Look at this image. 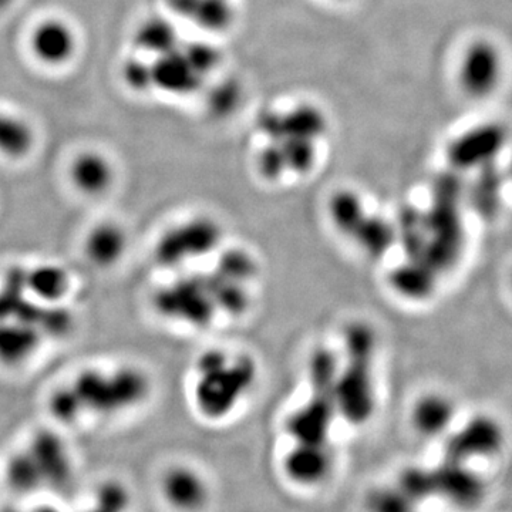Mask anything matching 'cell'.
<instances>
[{
	"label": "cell",
	"instance_id": "6da1fadb",
	"mask_svg": "<svg viewBox=\"0 0 512 512\" xmlns=\"http://www.w3.org/2000/svg\"><path fill=\"white\" fill-rule=\"evenodd\" d=\"M69 384L79 399L84 417H116L133 412L153 393L151 377L133 365L111 370L83 369Z\"/></svg>",
	"mask_w": 512,
	"mask_h": 512
},
{
	"label": "cell",
	"instance_id": "7a4b0ae2",
	"mask_svg": "<svg viewBox=\"0 0 512 512\" xmlns=\"http://www.w3.org/2000/svg\"><path fill=\"white\" fill-rule=\"evenodd\" d=\"M345 365L336 377V409L349 423L365 424L375 412L372 363L376 336L365 323H353L345 335Z\"/></svg>",
	"mask_w": 512,
	"mask_h": 512
},
{
	"label": "cell",
	"instance_id": "3957f363",
	"mask_svg": "<svg viewBox=\"0 0 512 512\" xmlns=\"http://www.w3.org/2000/svg\"><path fill=\"white\" fill-rule=\"evenodd\" d=\"M461 181L456 171L440 175L431 192L429 210L423 212L427 229L426 262L436 271L453 268L463 251Z\"/></svg>",
	"mask_w": 512,
	"mask_h": 512
},
{
	"label": "cell",
	"instance_id": "277c9868",
	"mask_svg": "<svg viewBox=\"0 0 512 512\" xmlns=\"http://www.w3.org/2000/svg\"><path fill=\"white\" fill-rule=\"evenodd\" d=\"M339 363L329 349H318L309 362L311 399L288 421L296 443H326L336 409L335 386Z\"/></svg>",
	"mask_w": 512,
	"mask_h": 512
},
{
	"label": "cell",
	"instance_id": "5b68a950",
	"mask_svg": "<svg viewBox=\"0 0 512 512\" xmlns=\"http://www.w3.org/2000/svg\"><path fill=\"white\" fill-rule=\"evenodd\" d=\"M256 379V365L248 356L229 357L214 372L197 375L194 402L198 412L210 420L227 416Z\"/></svg>",
	"mask_w": 512,
	"mask_h": 512
},
{
	"label": "cell",
	"instance_id": "8992f818",
	"mask_svg": "<svg viewBox=\"0 0 512 512\" xmlns=\"http://www.w3.org/2000/svg\"><path fill=\"white\" fill-rule=\"evenodd\" d=\"M221 228L211 218H192L161 234L154 259L163 268H177L190 259L210 254L220 244Z\"/></svg>",
	"mask_w": 512,
	"mask_h": 512
},
{
	"label": "cell",
	"instance_id": "52a82bcc",
	"mask_svg": "<svg viewBox=\"0 0 512 512\" xmlns=\"http://www.w3.org/2000/svg\"><path fill=\"white\" fill-rule=\"evenodd\" d=\"M153 306L161 318L195 328L210 325L218 312L198 275L177 279L158 288L154 293Z\"/></svg>",
	"mask_w": 512,
	"mask_h": 512
},
{
	"label": "cell",
	"instance_id": "ba28073f",
	"mask_svg": "<svg viewBox=\"0 0 512 512\" xmlns=\"http://www.w3.org/2000/svg\"><path fill=\"white\" fill-rule=\"evenodd\" d=\"M35 458L45 490L67 493L72 488L76 468L69 444L52 430H37L28 444Z\"/></svg>",
	"mask_w": 512,
	"mask_h": 512
},
{
	"label": "cell",
	"instance_id": "9c48e42d",
	"mask_svg": "<svg viewBox=\"0 0 512 512\" xmlns=\"http://www.w3.org/2000/svg\"><path fill=\"white\" fill-rule=\"evenodd\" d=\"M507 141L504 127L497 123L480 124L451 141L447 158L454 171L474 170L493 163Z\"/></svg>",
	"mask_w": 512,
	"mask_h": 512
},
{
	"label": "cell",
	"instance_id": "30bf717a",
	"mask_svg": "<svg viewBox=\"0 0 512 512\" xmlns=\"http://www.w3.org/2000/svg\"><path fill=\"white\" fill-rule=\"evenodd\" d=\"M503 72L500 52L493 43L478 40L473 43L458 70V82L467 96L473 99H485L497 89Z\"/></svg>",
	"mask_w": 512,
	"mask_h": 512
},
{
	"label": "cell",
	"instance_id": "8fae6325",
	"mask_svg": "<svg viewBox=\"0 0 512 512\" xmlns=\"http://www.w3.org/2000/svg\"><path fill=\"white\" fill-rule=\"evenodd\" d=\"M258 127L272 141L285 138L318 141L328 130V119L319 107L299 104L285 111H265L259 117Z\"/></svg>",
	"mask_w": 512,
	"mask_h": 512
},
{
	"label": "cell",
	"instance_id": "7c38bea8",
	"mask_svg": "<svg viewBox=\"0 0 512 512\" xmlns=\"http://www.w3.org/2000/svg\"><path fill=\"white\" fill-rule=\"evenodd\" d=\"M503 444V430L487 416L474 417L466 426L448 437L444 457L451 463L466 464L478 457L497 453Z\"/></svg>",
	"mask_w": 512,
	"mask_h": 512
},
{
	"label": "cell",
	"instance_id": "4fadbf2b",
	"mask_svg": "<svg viewBox=\"0 0 512 512\" xmlns=\"http://www.w3.org/2000/svg\"><path fill=\"white\" fill-rule=\"evenodd\" d=\"M431 480L434 497L447 498L463 507L480 503L484 495L483 480L464 464L444 461L441 466L431 468Z\"/></svg>",
	"mask_w": 512,
	"mask_h": 512
},
{
	"label": "cell",
	"instance_id": "5bb4252c",
	"mask_svg": "<svg viewBox=\"0 0 512 512\" xmlns=\"http://www.w3.org/2000/svg\"><path fill=\"white\" fill-rule=\"evenodd\" d=\"M30 47L40 62L47 66H62L76 53V33L64 20L47 19L33 30Z\"/></svg>",
	"mask_w": 512,
	"mask_h": 512
},
{
	"label": "cell",
	"instance_id": "9a60e30c",
	"mask_svg": "<svg viewBox=\"0 0 512 512\" xmlns=\"http://www.w3.org/2000/svg\"><path fill=\"white\" fill-rule=\"evenodd\" d=\"M45 343L42 333L18 319L0 320V366L20 369L32 362Z\"/></svg>",
	"mask_w": 512,
	"mask_h": 512
},
{
	"label": "cell",
	"instance_id": "2e32d148",
	"mask_svg": "<svg viewBox=\"0 0 512 512\" xmlns=\"http://www.w3.org/2000/svg\"><path fill=\"white\" fill-rule=\"evenodd\" d=\"M154 87L173 96H191L204 87L202 77L185 59L180 46L153 62Z\"/></svg>",
	"mask_w": 512,
	"mask_h": 512
},
{
	"label": "cell",
	"instance_id": "e0dca14e",
	"mask_svg": "<svg viewBox=\"0 0 512 512\" xmlns=\"http://www.w3.org/2000/svg\"><path fill=\"white\" fill-rule=\"evenodd\" d=\"M128 237L124 228L114 222H101L90 229L83 242V252L90 265L110 269L127 254Z\"/></svg>",
	"mask_w": 512,
	"mask_h": 512
},
{
	"label": "cell",
	"instance_id": "ac0fdd59",
	"mask_svg": "<svg viewBox=\"0 0 512 512\" xmlns=\"http://www.w3.org/2000/svg\"><path fill=\"white\" fill-rule=\"evenodd\" d=\"M161 494L175 508L198 510L207 501L208 488L197 471L174 466L168 468L161 478Z\"/></svg>",
	"mask_w": 512,
	"mask_h": 512
},
{
	"label": "cell",
	"instance_id": "d6986e66",
	"mask_svg": "<svg viewBox=\"0 0 512 512\" xmlns=\"http://www.w3.org/2000/svg\"><path fill=\"white\" fill-rule=\"evenodd\" d=\"M167 8L207 32H224L234 22L229 0H165Z\"/></svg>",
	"mask_w": 512,
	"mask_h": 512
},
{
	"label": "cell",
	"instance_id": "ffe728a7",
	"mask_svg": "<svg viewBox=\"0 0 512 512\" xmlns=\"http://www.w3.org/2000/svg\"><path fill=\"white\" fill-rule=\"evenodd\" d=\"M72 275L63 265L45 262L26 268V293L40 303H63L72 291Z\"/></svg>",
	"mask_w": 512,
	"mask_h": 512
},
{
	"label": "cell",
	"instance_id": "44dd1931",
	"mask_svg": "<svg viewBox=\"0 0 512 512\" xmlns=\"http://www.w3.org/2000/svg\"><path fill=\"white\" fill-rule=\"evenodd\" d=\"M70 180L82 194L100 197L114 183V168L103 154L86 151L74 158L70 167Z\"/></svg>",
	"mask_w": 512,
	"mask_h": 512
},
{
	"label": "cell",
	"instance_id": "7402d4cb",
	"mask_svg": "<svg viewBox=\"0 0 512 512\" xmlns=\"http://www.w3.org/2000/svg\"><path fill=\"white\" fill-rule=\"evenodd\" d=\"M330 456L326 443H296L285 458V473L299 484H316L328 476Z\"/></svg>",
	"mask_w": 512,
	"mask_h": 512
},
{
	"label": "cell",
	"instance_id": "603a6c76",
	"mask_svg": "<svg viewBox=\"0 0 512 512\" xmlns=\"http://www.w3.org/2000/svg\"><path fill=\"white\" fill-rule=\"evenodd\" d=\"M436 271L427 262L406 261L390 275V284L394 291L404 298L421 301L429 298L436 286Z\"/></svg>",
	"mask_w": 512,
	"mask_h": 512
},
{
	"label": "cell",
	"instance_id": "cb8c5ba5",
	"mask_svg": "<svg viewBox=\"0 0 512 512\" xmlns=\"http://www.w3.org/2000/svg\"><path fill=\"white\" fill-rule=\"evenodd\" d=\"M198 279L217 311L229 313V315H241L247 311L249 299L242 284L231 281L217 271L200 274Z\"/></svg>",
	"mask_w": 512,
	"mask_h": 512
},
{
	"label": "cell",
	"instance_id": "d4e9b609",
	"mask_svg": "<svg viewBox=\"0 0 512 512\" xmlns=\"http://www.w3.org/2000/svg\"><path fill=\"white\" fill-rule=\"evenodd\" d=\"M454 407L450 400L440 394L424 396L414 406L412 419L414 427L427 437L439 436L450 426Z\"/></svg>",
	"mask_w": 512,
	"mask_h": 512
},
{
	"label": "cell",
	"instance_id": "484cf974",
	"mask_svg": "<svg viewBox=\"0 0 512 512\" xmlns=\"http://www.w3.org/2000/svg\"><path fill=\"white\" fill-rule=\"evenodd\" d=\"M3 474L9 490L15 494L32 495L45 490L35 458L28 448H22L8 458Z\"/></svg>",
	"mask_w": 512,
	"mask_h": 512
},
{
	"label": "cell",
	"instance_id": "4316f807",
	"mask_svg": "<svg viewBox=\"0 0 512 512\" xmlns=\"http://www.w3.org/2000/svg\"><path fill=\"white\" fill-rule=\"evenodd\" d=\"M134 43L141 52L158 57L173 52L181 42L177 29L170 20L150 18L138 26Z\"/></svg>",
	"mask_w": 512,
	"mask_h": 512
},
{
	"label": "cell",
	"instance_id": "83f0119b",
	"mask_svg": "<svg viewBox=\"0 0 512 512\" xmlns=\"http://www.w3.org/2000/svg\"><path fill=\"white\" fill-rule=\"evenodd\" d=\"M353 241L372 258H383L396 242V229L390 222L377 215L366 214L359 227L353 232Z\"/></svg>",
	"mask_w": 512,
	"mask_h": 512
},
{
	"label": "cell",
	"instance_id": "f1b7e54d",
	"mask_svg": "<svg viewBox=\"0 0 512 512\" xmlns=\"http://www.w3.org/2000/svg\"><path fill=\"white\" fill-rule=\"evenodd\" d=\"M35 131L29 123L12 114L0 111V154L20 160L35 147Z\"/></svg>",
	"mask_w": 512,
	"mask_h": 512
},
{
	"label": "cell",
	"instance_id": "f546056e",
	"mask_svg": "<svg viewBox=\"0 0 512 512\" xmlns=\"http://www.w3.org/2000/svg\"><path fill=\"white\" fill-rule=\"evenodd\" d=\"M396 237L402 242L407 261L426 262L427 229L423 212L413 207L404 208Z\"/></svg>",
	"mask_w": 512,
	"mask_h": 512
},
{
	"label": "cell",
	"instance_id": "4dcf8cb0",
	"mask_svg": "<svg viewBox=\"0 0 512 512\" xmlns=\"http://www.w3.org/2000/svg\"><path fill=\"white\" fill-rule=\"evenodd\" d=\"M329 214L333 225L350 238L366 217L367 212L356 192L342 190L330 198Z\"/></svg>",
	"mask_w": 512,
	"mask_h": 512
},
{
	"label": "cell",
	"instance_id": "1f68e13d",
	"mask_svg": "<svg viewBox=\"0 0 512 512\" xmlns=\"http://www.w3.org/2000/svg\"><path fill=\"white\" fill-rule=\"evenodd\" d=\"M275 143L278 144L284 158L286 173L308 174L315 167L318 160L316 141L305 140V138H285Z\"/></svg>",
	"mask_w": 512,
	"mask_h": 512
},
{
	"label": "cell",
	"instance_id": "d6a6232c",
	"mask_svg": "<svg viewBox=\"0 0 512 512\" xmlns=\"http://www.w3.org/2000/svg\"><path fill=\"white\" fill-rule=\"evenodd\" d=\"M47 410L57 423L73 426L84 419L82 406L69 382L60 384L47 399Z\"/></svg>",
	"mask_w": 512,
	"mask_h": 512
},
{
	"label": "cell",
	"instance_id": "836d02e7",
	"mask_svg": "<svg viewBox=\"0 0 512 512\" xmlns=\"http://www.w3.org/2000/svg\"><path fill=\"white\" fill-rule=\"evenodd\" d=\"M180 50L191 66L205 79L218 69L222 60L221 52L217 47L200 40L180 43Z\"/></svg>",
	"mask_w": 512,
	"mask_h": 512
},
{
	"label": "cell",
	"instance_id": "e575fe53",
	"mask_svg": "<svg viewBox=\"0 0 512 512\" xmlns=\"http://www.w3.org/2000/svg\"><path fill=\"white\" fill-rule=\"evenodd\" d=\"M221 275L231 281L244 285L245 281L255 275L256 265L251 255L241 249H228L218 259L217 269Z\"/></svg>",
	"mask_w": 512,
	"mask_h": 512
},
{
	"label": "cell",
	"instance_id": "d590c367",
	"mask_svg": "<svg viewBox=\"0 0 512 512\" xmlns=\"http://www.w3.org/2000/svg\"><path fill=\"white\" fill-rule=\"evenodd\" d=\"M96 510L126 511L131 504V493L127 485L119 480H106L100 483L93 495Z\"/></svg>",
	"mask_w": 512,
	"mask_h": 512
},
{
	"label": "cell",
	"instance_id": "8d00e7d4",
	"mask_svg": "<svg viewBox=\"0 0 512 512\" xmlns=\"http://www.w3.org/2000/svg\"><path fill=\"white\" fill-rule=\"evenodd\" d=\"M397 488H399L413 504L429 500V498L434 497L431 468H409V470L404 471L402 477H400Z\"/></svg>",
	"mask_w": 512,
	"mask_h": 512
},
{
	"label": "cell",
	"instance_id": "74e56055",
	"mask_svg": "<svg viewBox=\"0 0 512 512\" xmlns=\"http://www.w3.org/2000/svg\"><path fill=\"white\" fill-rule=\"evenodd\" d=\"M121 76L134 92L143 93L154 89L153 62L143 57H128L121 66Z\"/></svg>",
	"mask_w": 512,
	"mask_h": 512
},
{
	"label": "cell",
	"instance_id": "f35d334b",
	"mask_svg": "<svg viewBox=\"0 0 512 512\" xmlns=\"http://www.w3.org/2000/svg\"><path fill=\"white\" fill-rule=\"evenodd\" d=\"M239 96H241V92H239L237 84L232 82L218 84L208 93V110L217 117L227 116L238 106Z\"/></svg>",
	"mask_w": 512,
	"mask_h": 512
},
{
	"label": "cell",
	"instance_id": "ab89813d",
	"mask_svg": "<svg viewBox=\"0 0 512 512\" xmlns=\"http://www.w3.org/2000/svg\"><path fill=\"white\" fill-rule=\"evenodd\" d=\"M258 171L266 181H278L284 177L286 173V167L284 158H282L281 150H279L278 144L275 141H268V144L262 148L259 153L258 160Z\"/></svg>",
	"mask_w": 512,
	"mask_h": 512
},
{
	"label": "cell",
	"instance_id": "60d3db41",
	"mask_svg": "<svg viewBox=\"0 0 512 512\" xmlns=\"http://www.w3.org/2000/svg\"><path fill=\"white\" fill-rule=\"evenodd\" d=\"M498 194H500L498 178L493 174L483 175L477 190L474 191V204L484 217H491L497 211L498 198H500Z\"/></svg>",
	"mask_w": 512,
	"mask_h": 512
},
{
	"label": "cell",
	"instance_id": "b9f144b4",
	"mask_svg": "<svg viewBox=\"0 0 512 512\" xmlns=\"http://www.w3.org/2000/svg\"><path fill=\"white\" fill-rule=\"evenodd\" d=\"M369 507L376 511L399 512L412 510L414 504L399 488H392V490L375 491L370 495Z\"/></svg>",
	"mask_w": 512,
	"mask_h": 512
},
{
	"label": "cell",
	"instance_id": "7bdbcfd3",
	"mask_svg": "<svg viewBox=\"0 0 512 512\" xmlns=\"http://www.w3.org/2000/svg\"><path fill=\"white\" fill-rule=\"evenodd\" d=\"M13 2H15V0H0V12L8 10L10 6L13 5Z\"/></svg>",
	"mask_w": 512,
	"mask_h": 512
}]
</instances>
